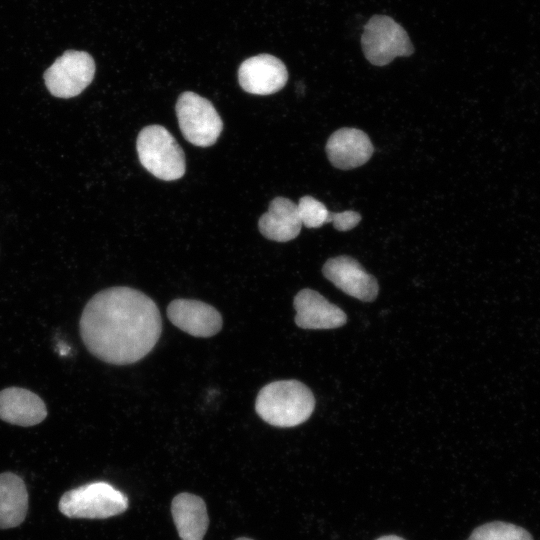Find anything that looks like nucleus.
<instances>
[{"label":"nucleus","instance_id":"nucleus-8","mask_svg":"<svg viewBox=\"0 0 540 540\" xmlns=\"http://www.w3.org/2000/svg\"><path fill=\"white\" fill-rule=\"evenodd\" d=\"M288 80L285 64L270 54H259L244 60L238 69L241 88L256 95H270L281 90Z\"/></svg>","mask_w":540,"mask_h":540},{"label":"nucleus","instance_id":"nucleus-13","mask_svg":"<svg viewBox=\"0 0 540 540\" xmlns=\"http://www.w3.org/2000/svg\"><path fill=\"white\" fill-rule=\"evenodd\" d=\"M46 416V405L34 392L21 387H9L0 391L1 420L29 427L41 423Z\"/></svg>","mask_w":540,"mask_h":540},{"label":"nucleus","instance_id":"nucleus-15","mask_svg":"<svg viewBox=\"0 0 540 540\" xmlns=\"http://www.w3.org/2000/svg\"><path fill=\"white\" fill-rule=\"evenodd\" d=\"M171 513L181 540H203L209 518L202 498L187 492L180 493L172 500Z\"/></svg>","mask_w":540,"mask_h":540},{"label":"nucleus","instance_id":"nucleus-21","mask_svg":"<svg viewBox=\"0 0 540 540\" xmlns=\"http://www.w3.org/2000/svg\"><path fill=\"white\" fill-rule=\"evenodd\" d=\"M236 540H253V539H250V538H246V537H241V538H238Z\"/></svg>","mask_w":540,"mask_h":540},{"label":"nucleus","instance_id":"nucleus-5","mask_svg":"<svg viewBox=\"0 0 540 540\" xmlns=\"http://www.w3.org/2000/svg\"><path fill=\"white\" fill-rule=\"evenodd\" d=\"M361 46L366 59L375 66H385L396 57L414 52L405 29L385 15H375L366 23Z\"/></svg>","mask_w":540,"mask_h":540},{"label":"nucleus","instance_id":"nucleus-2","mask_svg":"<svg viewBox=\"0 0 540 540\" xmlns=\"http://www.w3.org/2000/svg\"><path fill=\"white\" fill-rule=\"evenodd\" d=\"M314 407L311 390L297 380L271 382L261 388L255 401V410L262 420L283 428L304 423Z\"/></svg>","mask_w":540,"mask_h":540},{"label":"nucleus","instance_id":"nucleus-14","mask_svg":"<svg viewBox=\"0 0 540 540\" xmlns=\"http://www.w3.org/2000/svg\"><path fill=\"white\" fill-rule=\"evenodd\" d=\"M258 227L269 240L287 242L296 238L302 227L297 204L288 198H274L260 217Z\"/></svg>","mask_w":540,"mask_h":540},{"label":"nucleus","instance_id":"nucleus-11","mask_svg":"<svg viewBox=\"0 0 540 540\" xmlns=\"http://www.w3.org/2000/svg\"><path fill=\"white\" fill-rule=\"evenodd\" d=\"M325 148L331 164L341 170L362 166L371 158L374 151L373 144L365 132L347 127L333 132Z\"/></svg>","mask_w":540,"mask_h":540},{"label":"nucleus","instance_id":"nucleus-10","mask_svg":"<svg viewBox=\"0 0 540 540\" xmlns=\"http://www.w3.org/2000/svg\"><path fill=\"white\" fill-rule=\"evenodd\" d=\"M167 316L174 326L195 337H211L221 330L223 324L217 309L193 299L171 301Z\"/></svg>","mask_w":540,"mask_h":540},{"label":"nucleus","instance_id":"nucleus-7","mask_svg":"<svg viewBox=\"0 0 540 540\" xmlns=\"http://www.w3.org/2000/svg\"><path fill=\"white\" fill-rule=\"evenodd\" d=\"M95 62L84 51L68 50L44 72L48 91L58 98L79 95L93 80Z\"/></svg>","mask_w":540,"mask_h":540},{"label":"nucleus","instance_id":"nucleus-18","mask_svg":"<svg viewBox=\"0 0 540 540\" xmlns=\"http://www.w3.org/2000/svg\"><path fill=\"white\" fill-rule=\"evenodd\" d=\"M297 208L302 225L307 228H318L329 223L331 212L312 196L301 197Z\"/></svg>","mask_w":540,"mask_h":540},{"label":"nucleus","instance_id":"nucleus-6","mask_svg":"<svg viewBox=\"0 0 540 540\" xmlns=\"http://www.w3.org/2000/svg\"><path fill=\"white\" fill-rule=\"evenodd\" d=\"M176 114L184 138L195 146L213 145L223 122L213 104L195 92H183L176 103Z\"/></svg>","mask_w":540,"mask_h":540},{"label":"nucleus","instance_id":"nucleus-17","mask_svg":"<svg viewBox=\"0 0 540 540\" xmlns=\"http://www.w3.org/2000/svg\"><path fill=\"white\" fill-rule=\"evenodd\" d=\"M467 540H533V538L522 527L494 521L475 528Z\"/></svg>","mask_w":540,"mask_h":540},{"label":"nucleus","instance_id":"nucleus-19","mask_svg":"<svg viewBox=\"0 0 540 540\" xmlns=\"http://www.w3.org/2000/svg\"><path fill=\"white\" fill-rule=\"evenodd\" d=\"M361 220V215L353 210L343 212H331L329 223H332L338 231H348L353 229Z\"/></svg>","mask_w":540,"mask_h":540},{"label":"nucleus","instance_id":"nucleus-16","mask_svg":"<svg viewBox=\"0 0 540 540\" xmlns=\"http://www.w3.org/2000/svg\"><path fill=\"white\" fill-rule=\"evenodd\" d=\"M28 510V493L24 481L16 474H0V529L19 526Z\"/></svg>","mask_w":540,"mask_h":540},{"label":"nucleus","instance_id":"nucleus-9","mask_svg":"<svg viewBox=\"0 0 540 540\" xmlns=\"http://www.w3.org/2000/svg\"><path fill=\"white\" fill-rule=\"evenodd\" d=\"M322 273L337 288L361 301H373L378 295L375 277L352 257L342 255L328 259Z\"/></svg>","mask_w":540,"mask_h":540},{"label":"nucleus","instance_id":"nucleus-3","mask_svg":"<svg viewBox=\"0 0 540 540\" xmlns=\"http://www.w3.org/2000/svg\"><path fill=\"white\" fill-rule=\"evenodd\" d=\"M140 163L155 177L173 181L185 174V155L172 134L163 126L144 127L137 137Z\"/></svg>","mask_w":540,"mask_h":540},{"label":"nucleus","instance_id":"nucleus-1","mask_svg":"<svg viewBox=\"0 0 540 540\" xmlns=\"http://www.w3.org/2000/svg\"><path fill=\"white\" fill-rule=\"evenodd\" d=\"M88 351L113 365L135 363L157 344L162 320L156 303L143 292L124 286L96 293L79 321Z\"/></svg>","mask_w":540,"mask_h":540},{"label":"nucleus","instance_id":"nucleus-4","mask_svg":"<svg viewBox=\"0 0 540 540\" xmlns=\"http://www.w3.org/2000/svg\"><path fill=\"white\" fill-rule=\"evenodd\" d=\"M58 507L69 518L106 519L125 512L128 498L111 484L99 481L67 491Z\"/></svg>","mask_w":540,"mask_h":540},{"label":"nucleus","instance_id":"nucleus-20","mask_svg":"<svg viewBox=\"0 0 540 540\" xmlns=\"http://www.w3.org/2000/svg\"><path fill=\"white\" fill-rule=\"evenodd\" d=\"M376 540H404L403 538L396 535H385L377 538Z\"/></svg>","mask_w":540,"mask_h":540},{"label":"nucleus","instance_id":"nucleus-12","mask_svg":"<svg viewBox=\"0 0 540 540\" xmlns=\"http://www.w3.org/2000/svg\"><path fill=\"white\" fill-rule=\"evenodd\" d=\"M295 323L303 329H333L346 323V314L317 291L300 290L294 298Z\"/></svg>","mask_w":540,"mask_h":540}]
</instances>
